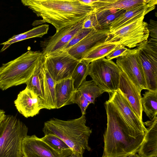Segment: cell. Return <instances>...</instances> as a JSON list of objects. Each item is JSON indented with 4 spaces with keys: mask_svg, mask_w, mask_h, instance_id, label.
I'll list each match as a JSON object with an SVG mask.
<instances>
[{
    "mask_svg": "<svg viewBox=\"0 0 157 157\" xmlns=\"http://www.w3.org/2000/svg\"><path fill=\"white\" fill-rule=\"evenodd\" d=\"M104 105L107 123L103 135L104 147L101 157H126L138 152L147 130L138 129L128 124L109 100Z\"/></svg>",
    "mask_w": 157,
    "mask_h": 157,
    "instance_id": "cell-1",
    "label": "cell"
},
{
    "mask_svg": "<svg viewBox=\"0 0 157 157\" xmlns=\"http://www.w3.org/2000/svg\"><path fill=\"white\" fill-rule=\"evenodd\" d=\"M25 6L42 18V23L53 25L56 32L80 22L94 9L79 0H21Z\"/></svg>",
    "mask_w": 157,
    "mask_h": 157,
    "instance_id": "cell-2",
    "label": "cell"
},
{
    "mask_svg": "<svg viewBox=\"0 0 157 157\" xmlns=\"http://www.w3.org/2000/svg\"><path fill=\"white\" fill-rule=\"evenodd\" d=\"M85 115L72 120L64 121L53 118L44 123L43 132L44 135H54L62 140L73 152L83 154L91 148L88 140L92 130L86 125Z\"/></svg>",
    "mask_w": 157,
    "mask_h": 157,
    "instance_id": "cell-3",
    "label": "cell"
},
{
    "mask_svg": "<svg viewBox=\"0 0 157 157\" xmlns=\"http://www.w3.org/2000/svg\"><path fill=\"white\" fill-rule=\"evenodd\" d=\"M42 53L30 50L0 67V89L26 84L32 76Z\"/></svg>",
    "mask_w": 157,
    "mask_h": 157,
    "instance_id": "cell-4",
    "label": "cell"
},
{
    "mask_svg": "<svg viewBox=\"0 0 157 157\" xmlns=\"http://www.w3.org/2000/svg\"><path fill=\"white\" fill-rule=\"evenodd\" d=\"M28 128L16 116L6 115L0 124V157H25L22 145Z\"/></svg>",
    "mask_w": 157,
    "mask_h": 157,
    "instance_id": "cell-5",
    "label": "cell"
},
{
    "mask_svg": "<svg viewBox=\"0 0 157 157\" xmlns=\"http://www.w3.org/2000/svg\"><path fill=\"white\" fill-rule=\"evenodd\" d=\"M88 68V75L104 92L117 90L122 71L114 62L104 57L91 62Z\"/></svg>",
    "mask_w": 157,
    "mask_h": 157,
    "instance_id": "cell-6",
    "label": "cell"
},
{
    "mask_svg": "<svg viewBox=\"0 0 157 157\" xmlns=\"http://www.w3.org/2000/svg\"><path fill=\"white\" fill-rule=\"evenodd\" d=\"M143 15L114 31L109 32L105 43L121 44L129 48L137 47L147 40L149 35L148 24L144 21Z\"/></svg>",
    "mask_w": 157,
    "mask_h": 157,
    "instance_id": "cell-7",
    "label": "cell"
},
{
    "mask_svg": "<svg viewBox=\"0 0 157 157\" xmlns=\"http://www.w3.org/2000/svg\"><path fill=\"white\" fill-rule=\"evenodd\" d=\"M42 57L44 67L55 84L71 78L80 61L63 50L49 53Z\"/></svg>",
    "mask_w": 157,
    "mask_h": 157,
    "instance_id": "cell-8",
    "label": "cell"
},
{
    "mask_svg": "<svg viewBox=\"0 0 157 157\" xmlns=\"http://www.w3.org/2000/svg\"><path fill=\"white\" fill-rule=\"evenodd\" d=\"M144 71L147 90H157V40H144L136 47Z\"/></svg>",
    "mask_w": 157,
    "mask_h": 157,
    "instance_id": "cell-9",
    "label": "cell"
},
{
    "mask_svg": "<svg viewBox=\"0 0 157 157\" xmlns=\"http://www.w3.org/2000/svg\"><path fill=\"white\" fill-rule=\"evenodd\" d=\"M116 63L140 92L147 90L137 48L128 49L125 55L116 58Z\"/></svg>",
    "mask_w": 157,
    "mask_h": 157,
    "instance_id": "cell-10",
    "label": "cell"
},
{
    "mask_svg": "<svg viewBox=\"0 0 157 157\" xmlns=\"http://www.w3.org/2000/svg\"><path fill=\"white\" fill-rule=\"evenodd\" d=\"M83 21L62 29L43 41L42 56L63 49L73 36L82 28Z\"/></svg>",
    "mask_w": 157,
    "mask_h": 157,
    "instance_id": "cell-11",
    "label": "cell"
},
{
    "mask_svg": "<svg viewBox=\"0 0 157 157\" xmlns=\"http://www.w3.org/2000/svg\"><path fill=\"white\" fill-rule=\"evenodd\" d=\"M17 111L26 118L33 117L44 109V100L26 87L14 101Z\"/></svg>",
    "mask_w": 157,
    "mask_h": 157,
    "instance_id": "cell-12",
    "label": "cell"
},
{
    "mask_svg": "<svg viewBox=\"0 0 157 157\" xmlns=\"http://www.w3.org/2000/svg\"><path fill=\"white\" fill-rule=\"evenodd\" d=\"M109 94V100L114 104L128 124L138 129L147 130L143 121L138 118L129 103L118 89Z\"/></svg>",
    "mask_w": 157,
    "mask_h": 157,
    "instance_id": "cell-13",
    "label": "cell"
},
{
    "mask_svg": "<svg viewBox=\"0 0 157 157\" xmlns=\"http://www.w3.org/2000/svg\"><path fill=\"white\" fill-rule=\"evenodd\" d=\"M22 147L25 157H66L35 135H27L22 141Z\"/></svg>",
    "mask_w": 157,
    "mask_h": 157,
    "instance_id": "cell-14",
    "label": "cell"
},
{
    "mask_svg": "<svg viewBox=\"0 0 157 157\" xmlns=\"http://www.w3.org/2000/svg\"><path fill=\"white\" fill-rule=\"evenodd\" d=\"M109 32V29H93L83 39L71 47L68 52L74 58L80 60L97 44L105 41Z\"/></svg>",
    "mask_w": 157,
    "mask_h": 157,
    "instance_id": "cell-15",
    "label": "cell"
},
{
    "mask_svg": "<svg viewBox=\"0 0 157 157\" xmlns=\"http://www.w3.org/2000/svg\"><path fill=\"white\" fill-rule=\"evenodd\" d=\"M118 89L125 98L138 118L143 121L141 92L122 71L120 74Z\"/></svg>",
    "mask_w": 157,
    "mask_h": 157,
    "instance_id": "cell-16",
    "label": "cell"
},
{
    "mask_svg": "<svg viewBox=\"0 0 157 157\" xmlns=\"http://www.w3.org/2000/svg\"><path fill=\"white\" fill-rule=\"evenodd\" d=\"M157 4V0H148L146 2L125 11L110 24L109 29L110 32L118 30L138 18L145 15L155 9Z\"/></svg>",
    "mask_w": 157,
    "mask_h": 157,
    "instance_id": "cell-17",
    "label": "cell"
},
{
    "mask_svg": "<svg viewBox=\"0 0 157 157\" xmlns=\"http://www.w3.org/2000/svg\"><path fill=\"white\" fill-rule=\"evenodd\" d=\"M147 126L144 141L138 152L140 157H152L157 155V117L144 122Z\"/></svg>",
    "mask_w": 157,
    "mask_h": 157,
    "instance_id": "cell-18",
    "label": "cell"
},
{
    "mask_svg": "<svg viewBox=\"0 0 157 157\" xmlns=\"http://www.w3.org/2000/svg\"><path fill=\"white\" fill-rule=\"evenodd\" d=\"M75 91L71 77L56 83V109H59L66 105L72 104V98Z\"/></svg>",
    "mask_w": 157,
    "mask_h": 157,
    "instance_id": "cell-19",
    "label": "cell"
},
{
    "mask_svg": "<svg viewBox=\"0 0 157 157\" xmlns=\"http://www.w3.org/2000/svg\"><path fill=\"white\" fill-rule=\"evenodd\" d=\"M148 0H97L92 5L94 12L111 10L125 11L138 5L146 2Z\"/></svg>",
    "mask_w": 157,
    "mask_h": 157,
    "instance_id": "cell-20",
    "label": "cell"
},
{
    "mask_svg": "<svg viewBox=\"0 0 157 157\" xmlns=\"http://www.w3.org/2000/svg\"><path fill=\"white\" fill-rule=\"evenodd\" d=\"M26 87L44 100V75L43 57L39 59L31 78L26 84Z\"/></svg>",
    "mask_w": 157,
    "mask_h": 157,
    "instance_id": "cell-21",
    "label": "cell"
},
{
    "mask_svg": "<svg viewBox=\"0 0 157 157\" xmlns=\"http://www.w3.org/2000/svg\"><path fill=\"white\" fill-rule=\"evenodd\" d=\"M48 29V25H42L23 33L14 35L7 41L0 44L3 47L0 52H3L12 44L17 42L32 38L41 37L47 33Z\"/></svg>",
    "mask_w": 157,
    "mask_h": 157,
    "instance_id": "cell-22",
    "label": "cell"
},
{
    "mask_svg": "<svg viewBox=\"0 0 157 157\" xmlns=\"http://www.w3.org/2000/svg\"><path fill=\"white\" fill-rule=\"evenodd\" d=\"M118 44L108 43L105 41L98 43L84 56L81 60L89 64L92 61L105 57L114 50Z\"/></svg>",
    "mask_w": 157,
    "mask_h": 157,
    "instance_id": "cell-23",
    "label": "cell"
},
{
    "mask_svg": "<svg viewBox=\"0 0 157 157\" xmlns=\"http://www.w3.org/2000/svg\"><path fill=\"white\" fill-rule=\"evenodd\" d=\"M44 75V109H56L55 105V83L43 66Z\"/></svg>",
    "mask_w": 157,
    "mask_h": 157,
    "instance_id": "cell-24",
    "label": "cell"
},
{
    "mask_svg": "<svg viewBox=\"0 0 157 157\" xmlns=\"http://www.w3.org/2000/svg\"><path fill=\"white\" fill-rule=\"evenodd\" d=\"M141 97L143 111L150 119L157 115V90L145 91Z\"/></svg>",
    "mask_w": 157,
    "mask_h": 157,
    "instance_id": "cell-25",
    "label": "cell"
},
{
    "mask_svg": "<svg viewBox=\"0 0 157 157\" xmlns=\"http://www.w3.org/2000/svg\"><path fill=\"white\" fill-rule=\"evenodd\" d=\"M125 11L124 10H111L93 12L95 14L99 29H109L112 23Z\"/></svg>",
    "mask_w": 157,
    "mask_h": 157,
    "instance_id": "cell-26",
    "label": "cell"
},
{
    "mask_svg": "<svg viewBox=\"0 0 157 157\" xmlns=\"http://www.w3.org/2000/svg\"><path fill=\"white\" fill-rule=\"evenodd\" d=\"M88 101L90 104H94L96 98L104 91L93 81L84 80L77 89Z\"/></svg>",
    "mask_w": 157,
    "mask_h": 157,
    "instance_id": "cell-27",
    "label": "cell"
},
{
    "mask_svg": "<svg viewBox=\"0 0 157 157\" xmlns=\"http://www.w3.org/2000/svg\"><path fill=\"white\" fill-rule=\"evenodd\" d=\"M41 139L59 153L67 157L73 152L71 149L61 139L52 134H48Z\"/></svg>",
    "mask_w": 157,
    "mask_h": 157,
    "instance_id": "cell-28",
    "label": "cell"
},
{
    "mask_svg": "<svg viewBox=\"0 0 157 157\" xmlns=\"http://www.w3.org/2000/svg\"><path fill=\"white\" fill-rule=\"evenodd\" d=\"M85 62L80 60L75 67L72 75L74 89L76 90L88 75V65Z\"/></svg>",
    "mask_w": 157,
    "mask_h": 157,
    "instance_id": "cell-29",
    "label": "cell"
},
{
    "mask_svg": "<svg viewBox=\"0 0 157 157\" xmlns=\"http://www.w3.org/2000/svg\"><path fill=\"white\" fill-rule=\"evenodd\" d=\"M71 103L72 104L75 103L78 105L81 109L82 115L86 114V110L90 104L78 90L74 93L72 98Z\"/></svg>",
    "mask_w": 157,
    "mask_h": 157,
    "instance_id": "cell-30",
    "label": "cell"
},
{
    "mask_svg": "<svg viewBox=\"0 0 157 157\" xmlns=\"http://www.w3.org/2000/svg\"><path fill=\"white\" fill-rule=\"evenodd\" d=\"M93 29H82L79 30L73 36L63 49L68 52L73 46L86 36Z\"/></svg>",
    "mask_w": 157,
    "mask_h": 157,
    "instance_id": "cell-31",
    "label": "cell"
},
{
    "mask_svg": "<svg viewBox=\"0 0 157 157\" xmlns=\"http://www.w3.org/2000/svg\"><path fill=\"white\" fill-rule=\"evenodd\" d=\"M82 29H99L98 23L93 11L89 14L84 20Z\"/></svg>",
    "mask_w": 157,
    "mask_h": 157,
    "instance_id": "cell-32",
    "label": "cell"
},
{
    "mask_svg": "<svg viewBox=\"0 0 157 157\" xmlns=\"http://www.w3.org/2000/svg\"><path fill=\"white\" fill-rule=\"evenodd\" d=\"M128 49L121 44H118L112 51L106 56V59L109 60L123 56L125 55Z\"/></svg>",
    "mask_w": 157,
    "mask_h": 157,
    "instance_id": "cell-33",
    "label": "cell"
},
{
    "mask_svg": "<svg viewBox=\"0 0 157 157\" xmlns=\"http://www.w3.org/2000/svg\"><path fill=\"white\" fill-rule=\"evenodd\" d=\"M149 31V35L151 38L157 39V21L150 20V23L147 26Z\"/></svg>",
    "mask_w": 157,
    "mask_h": 157,
    "instance_id": "cell-34",
    "label": "cell"
},
{
    "mask_svg": "<svg viewBox=\"0 0 157 157\" xmlns=\"http://www.w3.org/2000/svg\"><path fill=\"white\" fill-rule=\"evenodd\" d=\"M97 0H79L81 3L84 4L92 6V5Z\"/></svg>",
    "mask_w": 157,
    "mask_h": 157,
    "instance_id": "cell-35",
    "label": "cell"
},
{
    "mask_svg": "<svg viewBox=\"0 0 157 157\" xmlns=\"http://www.w3.org/2000/svg\"><path fill=\"white\" fill-rule=\"evenodd\" d=\"M6 115L5 111L1 109H0V124L3 121Z\"/></svg>",
    "mask_w": 157,
    "mask_h": 157,
    "instance_id": "cell-36",
    "label": "cell"
},
{
    "mask_svg": "<svg viewBox=\"0 0 157 157\" xmlns=\"http://www.w3.org/2000/svg\"><path fill=\"white\" fill-rule=\"evenodd\" d=\"M67 157H83V154L79 153L73 152L72 153Z\"/></svg>",
    "mask_w": 157,
    "mask_h": 157,
    "instance_id": "cell-37",
    "label": "cell"
},
{
    "mask_svg": "<svg viewBox=\"0 0 157 157\" xmlns=\"http://www.w3.org/2000/svg\"><path fill=\"white\" fill-rule=\"evenodd\" d=\"M126 157H140L138 154L136 153L130 154Z\"/></svg>",
    "mask_w": 157,
    "mask_h": 157,
    "instance_id": "cell-38",
    "label": "cell"
},
{
    "mask_svg": "<svg viewBox=\"0 0 157 157\" xmlns=\"http://www.w3.org/2000/svg\"><path fill=\"white\" fill-rule=\"evenodd\" d=\"M157 157V155H156V156H153V157Z\"/></svg>",
    "mask_w": 157,
    "mask_h": 157,
    "instance_id": "cell-39",
    "label": "cell"
}]
</instances>
